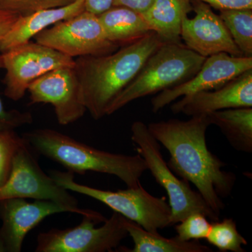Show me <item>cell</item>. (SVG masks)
Listing matches in <instances>:
<instances>
[{
    "instance_id": "obj_30",
    "label": "cell",
    "mask_w": 252,
    "mask_h": 252,
    "mask_svg": "<svg viewBox=\"0 0 252 252\" xmlns=\"http://www.w3.org/2000/svg\"><path fill=\"white\" fill-rule=\"evenodd\" d=\"M154 0H114V6H125L142 14L152 4Z\"/></svg>"
},
{
    "instance_id": "obj_5",
    "label": "cell",
    "mask_w": 252,
    "mask_h": 252,
    "mask_svg": "<svg viewBox=\"0 0 252 252\" xmlns=\"http://www.w3.org/2000/svg\"><path fill=\"white\" fill-rule=\"evenodd\" d=\"M49 175L63 188L98 200L149 232L158 233L159 230L170 226L171 209L166 199L151 195L141 185L111 191L77 183L70 171L52 170Z\"/></svg>"
},
{
    "instance_id": "obj_25",
    "label": "cell",
    "mask_w": 252,
    "mask_h": 252,
    "mask_svg": "<svg viewBox=\"0 0 252 252\" xmlns=\"http://www.w3.org/2000/svg\"><path fill=\"white\" fill-rule=\"evenodd\" d=\"M22 140L14 130L0 131V186L9 177L15 152Z\"/></svg>"
},
{
    "instance_id": "obj_22",
    "label": "cell",
    "mask_w": 252,
    "mask_h": 252,
    "mask_svg": "<svg viewBox=\"0 0 252 252\" xmlns=\"http://www.w3.org/2000/svg\"><path fill=\"white\" fill-rule=\"evenodd\" d=\"M207 241L220 252H245L243 245L248 241L239 233L236 223L233 219L212 221Z\"/></svg>"
},
{
    "instance_id": "obj_20",
    "label": "cell",
    "mask_w": 252,
    "mask_h": 252,
    "mask_svg": "<svg viewBox=\"0 0 252 252\" xmlns=\"http://www.w3.org/2000/svg\"><path fill=\"white\" fill-rule=\"evenodd\" d=\"M124 226L133 240L134 248L130 252H211L210 247L198 240L184 241L177 238H167L144 229L135 222L124 217Z\"/></svg>"
},
{
    "instance_id": "obj_24",
    "label": "cell",
    "mask_w": 252,
    "mask_h": 252,
    "mask_svg": "<svg viewBox=\"0 0 252 252\" xmlns=\"http://www.w3.org/2000/svg\"><path fill=\"white\" fill-rule=\"evenodd\" d=\"M76 0H0V9L25 16L39 10L63 7Z\"/></svg>"
},
{
    "instance_id": "obj_17",
    "label": "cell",
    "mask_w": 252,
    "mask_h": 252,
    "mask_svg": "<svg viewBox=\"0 0 252 252\" xmlns=\"http://www.w3.org/2000/svg\"><path fill=\"white\" fill-rule=\"evenodd\" d=\"M191 11L190 0H154L142 14L164 42L181 43L182 21Z\"/></svg>"
},
{
    "instance_id": "obj_18",
    "label": "cell",
    "mask_w": 252,
    "mask_h": 252,
    "mask_svg": "<svg viewBox=\"0 0 252 252\" xmlns=\"http://www.w3.org/2000/svg\"><path fill=\"white\" fill-rule=\"evenodd\" d=\"M98 18L109 40L119 47L135 42L153 32L142 14L125 6H113Z\"/></svg>"
},
{
    "instance_id": "obj_27",
    "label": "cell",
    "mask_w": 252,
    "mask_h": 252,
    "mask_svg": "<svg viewBox=\"0 0 252 252\" xmlns=\"http://www.w3.org/2000/svg\"><path fill=\"white\" fill-rule=\"evenodd\" d=\"M212 8L220 10L252 9V0H198Z\"/></svg>"
},
{
    "instance_id": "obj_29",
    "label": "cell",
    "mask_w": 252,
    "mask_h": 252,
    "mask_svg": "<svg viewBox=\"0 0 252 252\" xmlns=\"http://www.w3.org/2000/svg\"><path fill=\"white\" fill-rule=\"evenodd\" d=\"M85 11L99 16L114 6V0H84Z\"/></svg>"
},
{
    "instance_id": "obj_16",
    "label": "cell",
    "mask_w": 252,
    "mask_h": 252,
    "mask_svg": "<svg viewBox=\"0 0 252 252\" xmlns=\"http://www.w3.org/2000/svg\"><path fill=\"white\" fill-rule=\"evenodd\" d=\"M84 11V0H76L63 7L39 10L21 16L0 44V53L27 43L46 28Z\"/></svg>"
},
{
    "instance_id": "obj_13",
    "label": "cell",
    "mask_w": 252,
    "mask_h": 252,
    "mask_svg": "<svg viewBox=\"0 0 252 252\" xmlns=\"http://www.w3.org/2000/svg\"><path fill=\"white\" fill-rule=\"evenodd\" d=\"M190 1L195 16L184 18L181 28V39L185 46L205 58L220 53L244 57L220 15L203 1Z\"/></svg>"
},
{
    "instance_id": "obj_4",
    "label": "cell",
    "mask_w": 252,
    "mask_h": 252,
    "mask_svg": "<svg viewBox=\"0 0 252 252\" xmlns=\"http://www.w3.org/2000/svg\"><path fill=\"white\" fill-rule=\"evenodd\" d=\"M205 59L181 43H164L149 56L135 79L111 102L106 116L112 115L136 99L189 80L198 72Z\"/></svg>"
},
{
    "instance_id": "obj_21",
    "label": "cell",
    "mask_w": 252,
    "mask_h": 252,
    "mask_svg": "<svg viewBox=\"0 0 252 252\" xmlns=\"http://www.w3.org/2000/svg\"><path fill=\"white\" fill-rule=\"evenodd\" d=\"M220 11V18L244 57H252V9Z\"/></svg>"
},
{
    "instance_id": "obj_12",
    "label": "cell",
    "mask_w": 252,
    "mask_h": 252,
    "mask_svg": "<svg viewBox=\"0 0 252 252\" xmlns=\"http://www.w3.org/2000/svg\"><path fill=\"white\" fill-rule=\"evenodd\" d=\"M251 69L252 57H235L225 53L209 56L193 77L153 97L152 111L159 112L180 97L219 89Z\"/></svg>"
},
{
    "instance_id": "obj_26",
    "label": "cell",
    "mask_w": 252,
    "mask_h": 252,
    "mask_svg": "<svg viewBox=\"0 0 252 252\" xmlns=\"http://www.w3.org/2000/svg\"><path fill=\"white\" fill-rule=\"evenodd\" d=\"M0 69H2L0 54ZM33 122L32 115L29 112H21L13 109L6 110L0 98V131H14Z\"/></svg>"
},
{
    "instance_id": "obj_8",
    "label": "cell",
    "mask_w": 252,
    "mask_h": 252,
    "mask_svg": "<svg viewBox=\"0 0 252 252\" xmlns=\"http://www.w3.org/2000/svg\"><path fill=\"white\" fill-rule=\"evenodd\" d=\"M80 224L39 233L36 252H105L117 248L128 235L124 217L114 212L108 220L83 216Z\"/></svg>"
},
{
    "instance_id": "obj_1",
    "label": "cell",
    "mask_w": 252,
    "mask_h": 252,
    "mask_svg": "<svg viewBox=\"0 0 252 252\" xmlns=\"http://www.w3.org/2000/svg\"><path fill=\"white\" fill-rule=\"evenodd\" d=\"M211 125L207 114L189 120L172 119L154 122L147 127L170 154L167 162L172 172L193 184L209 207L220 216L224 210L222 199L231 195L236 176L225 171V163L207 145L206 132Z\"/></svg>"
},
{
    "instance_id": "obj_10",
    "label": "cell",
    "mask_w": 252,
    "mask_h": 252,
    "mask_svg": "<svg viewBox=\"0 0 252 252\" xmlns=\"http://www.w3.org/2000/svg\"><path fill=\"white\" fill-rule=\"evenodd\" d=\"M34 39L74 59L104 56L119 49L106 36L98 16L86 11L46 28Z\"/></svg>"
},
{
    "instance_id": "obj_31",
    "label": "cell",
    "mask_w": 252,
    "mask_h": 252,
    "mask_svg": "<svg viewBox=\"0 0 252 252\" xmlns=\"http://www.w3.org/2000/svg\"><path fill=\"white\" fill-rule=\"evenodd\" d=\"M6 252V247H5L4 240H3L2 237H1V233H0V252Z\"/></svg>"
},
{
    "instance_id": "obj_6",
    "label": "cell",
    "mask_w": 252,
    "mask_h": 252,
    "mask_svg": "<svg viewBox=\"0 0 252 252\" xmlns=\"http://www.w3.org/2000/svg\"><path fill=\"white\" fill-rule=\"evenodd\" d=\"M131 140L137 146L136 151L143 158L154 179L166 190L169 205L171 209L170 225L177 224L191 214H203L212 221L220 220V217L207 205L198 191L190 184L172 172L164 160L160 143L152 135L147 126L140 121L131 126Z\"/></svg>"
},
{
    "instance_id": "obj_11",
    "label": "cell",
    "mask_w": 252,
    "mask_h": 252,
    "mask_svg": "<svg viewBox=\"0 0 252 252\" xmlns=\"http://www.w3.org/2000/svg\"><path fill=\"white\" fill-rule=\"evenodd\" d=\"M31 104H50L59 124L76 122L87 112L80 81L74 67L59 68L46 73L28 87Z\"/></svg>"
},
{
    "instance_id": "obj_19",
    "label": "cell",
    "mask_w": 252,
    "mask_h": 252,
    "mask_svg": "<svg viewBox=\"0 0 252 252\" xmlns=\"http://www.w3.org/2000/svg\"><path fill=\"white\" fill-rule=\"evenodd\" d=\"M207 115L211 125L217 126L220 129L233 149L252 153V107L223 109Z\"/></svg>"
},
{
    "instance_id": "obj_9",
    "label": "cell",
    "mask_w": 252,
    "mask_h": 252,
    "mask_svg": "<svg viewBox=\"0 0 252 252\" xmlns=\"http://www.w3.org/2000/svg\"><path fill=\"white\" fill-rule=\"evenodd\" d=\"M1 54L4 94L20 100L32 82L46 73L59 68L74 67L75 60L36 41L16 46Z\"/></svg>"
},
{
    "instance_id": "obj_14",
    "label": "cell",
    "mask_w": 252,
    "mask_h": 252,
    "mask_svg": "<svg viewBox=\"0 0 252 252\" xmlns=\"http://www.w3.org/2000/svg\"><path fill=\"white\" fill-rule=\"evenodd\" d=\"M77 210L50 200H36L28 203L24 198H9L0 201V216L2 226L0 233L6 252H20L28 233L46 217Z\"/></svg>"
},
{
    "instance_id": "obj_28",
    "label": "cell",
    "mask_w": 252,
    "mask_h": 252,
    "mask_svg": "<svg viewBox=\"0 0 252 252\" xmlns=\"http://www.w3.org/2000/svg\"><path fill=\"white\" fill-rule=\"evenodd\" d=\"M20 16L17 13L0 9V44Z\"/></svg>"
},
{
    "instance_id": "obj_15",
    "label": "cell",
    "mask_w": 252,
    "mask_h": 252,
    "mask_svg": "<svg viewBox=\"0 0 252 252\" xmlns=\"http://www.w3.org/2000/svg\"><path fill=\"white\" fill-rule=\"evenodd\" d=\"M238 107H252V69L219 89L182 97L172 104L171 110L192 117Z\"/></svg>"
},
{
    "instance_id": "obj_2",
    "label": "cell",
    "mask_w": 252,
    "mask_h": 252,
    "mask_svg": "<svg viewBox=\"0 0 252 252\" xmlns=\"http://www.w3.org/2000/svg\"><path fill=\"white\" fill-rule=\"evenodd\" d=\"M163 41L154 32L104 56L75 59L83 102L94 120L106 116L111 102L135 79Z\"/></svg>"
},
{
    "instance_id": "obj_3",
    "label": "cell",
    "mask_w": 252,
    "mask_h": 252,
    "mask_svg": "<svg viewBox=\"0 0 252 252\" xmlns=\"http://www.w3.org/2000/svg\"><path fill=\"white\" fill-rule=\"evenodd\" d=\"M22 137L33 151L73 173L108 174L120 179L128 188H136L147 171L145 160L138 153L126 155L99 150L53 129H36L25 132Z\"/></svg>"
},
{
    "instance_id": "obj_23",
    "label": "cell",
    "mask_w": 252,
    "mask_h": 252,
    "mask_svg": "<svg viewBox=\"0 0 252 252\" xmlns=\"http://www.w3.org/2000/svg\"><path fill=\"white\" fill-rule=\"evenodd\" d=\"M211 226L212 223L207 217L203 214L195 212L176 225L175 230L177 238L184 241H190L206 239Z\"/></svg>"
},
{
    "instance_id": "obj_7",
    "label": "cell",
    "mask_w": 252,
    "mask_h": 252,
    "mask_svg": "<svg viewBox=\"0 0 252 252\" xmlns=\"http://www.w3.org/2000/svg\"><path fill=\"white\" fill-rule=\"evenodd\" d=\"M9 198L50 200L74 209L82 216L105 220L98 212L78 207V200L69 190L58 185L41 170L33 149L23 137L13 158L9 177L0 186V201Z\"/></svg>"
}]
</instances>
